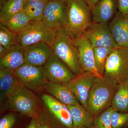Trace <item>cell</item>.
<instances>
[{
  "instance_id": "1",
  "label": "cell",
  "mask_w": 128,
  "mask_h": 128,
  "mask_svg": "<svg viewBox=\"0 0 128 128\" xmlns=\"http://www.w3.org/2000/svg\"><path fill=\"white\" fill-rule=\"evenodd\" d=\"M42 109H38L36 118L39 124L50 128H73L71 114L66 105L49 94L41 96Z\"/></svg>"
},
{
  "instance_id": "2",
  "label": "cell",
  "mask_w": 128,
  "mask_h": 128,
  "mask_svg": "<svg viewBox=\"0 0 128 128\" xmlns=\"http://www.w3.org/2000/svg\"><path fill=\"white\" fill-rule=\"evenodd\" d=\"M67 18L64 29L76 41L93 23L92 9L84 0H68Z\"/></svg>"
},
{
  "instance_id": "3",
  "label": "cell",
  "mask_w": 128,
  "mask_h": 128,
  "mask_svg": "<svg viewBox=\"0 0 128 128\" xmlns=\"http://www.w3.org/2000/svg\"><path fill=\"white\" fill-rule=\"evenodd\" d=\"M118 84L103 76L96 77L89 91L86 108L94 117L111 106L112 99Z\"/></svg>"
},
{
  "instance_id": "4",
  "label": "cell",
  "mask_w": 128,
  "mask_h": 128,
  "mask_svg": "<svg viewBox=\"0 0 128 128\" xmlns=\"http://www.w3.org/2000/svg\"><path fill=\"white\" fill-rule=\"evenodd\" d=\"M50 46L53 54L65 63L76 76L82 73L76 41L70 37L64 28L57 30Z\"/></svg>"
},
{
  "instance_id": "5",
  "label": "cell",
  "mask_w": 128,
  "mask_h": 128,
  "mask_svg": "<svg viewBox=\"0 0 128 128\" xmlns=\"http://www.w3.org/2000/svg\"><path fill=\"white\" fill-rule=\"evenodd\" d=\"M5 108L32 118L36 117L39 106L33 92L22 85L7 98Z\"/></svg>"
},
{
  "instance_id": "6",
  "label": "cell",
  "mask_w": 128,
  "mask_h": 128,
  "mask_svg": "<svg viewBox=\"0 0 128 128\" xmlns=\"http://www.w3.org/2000/svg\"><path fill=\"white\" fill-rule=\"evenodd\" d=\"M103 76L118 84L128 81V49L114 48L105 64Z\"/></svg>"
},
{
  "instance_id": "7",
  "label": "cell",
  "mask_w": 128,
  "mask_h": 128,
  "mask_svg": "<svg viewBox=\"0 0 128 128\" xmlns=\"http://www.w3.org/2000/svg\"><path fill=\"white\" fill-rule=\"evenodd\" d=\"M57 30L48 27L41 21H32L18 34V43L23 48L43 41L50 45Z\"/></svg>"
},
{
  "instance_id": "8",
  "label": "cell",
  "mask_w": 128,
  "mask_h": 128,
  "mask_svg": "<svg viewBox=\"0 0 128 128\" xmlns=\"http://www.w3.org/2000/svg\"><path fill=\"white\" fill-rule=\"evenodd\" d=\"M14 73L21 84L32 92H38L44 88L45 83L48 82L44 66L25 64Z\"/></svg>"
},
{
  "instance_id": "9",
  "label": "cell",
  "mask_w": 128,
  "mask_h": 128,
  "mask_svg": "<svg viewBox=\"0 0 128 128\" xmlns=\"http://www.w3.org/2000/svg\"><path fill=\"white\" fill-rule=\"evenodd\" d=\"M66 18V2L50 0L46 4L41 21L48 27L59 30L64 28Z\"/></svg>"
},
{
  "instance_id": "10",
  "label": "cell",
  "mask_w": 128,
  "mask_h": 128,
  "mask_svg": "<svg viewBox=\"0 0 128 128\" xmlns=\"http://www.w3.org/2000/svg\"><path fill=\"white\" fill-rule=\"evenodd\" d=\"M44 66L46 77L50 82L67 83L76 76L65 63L54 54Z\"/></svg>"
},
{
  "instance_id": "11",
  "label": "cell",
  "mask_w": 128,
  "mask_h": 128,
  "mask_svg": "<svg viewBox=\"0 0 128 128\" xmlns=\"http://www.w3.org/2000/svg\"><path fill=\"white\" fill-rule=\"evenodd\" d=\"M82 37L89 40L94 48H118L112 36L108 22L93 23Z\"/></svg>"
},
{
  "instance_id": "12",
  "label": "cell",
  "mask_w": 128,
  "mask_h": 128,
  "mask_svg": "<svg viewBox=\"0 0 128 128\" xmlns=\"http://www.w3.org/2000/svg\"><path fill=\"white\" fill-rule=\"evenodd\" d=\"M96 77L90 72H82L70 82L66 83L73 92L76 99L86 108V101L89 91Z\"/></svg>"
},
{
  "instance_id": "13",
  "label": "cell",
  "mask_w": 128,
  "mask_h": 128,
  "mask_svg": "<svg viewBox=\"0 0 128 128\" xmlns=\"http://www.w3.org/2000/svg\"><path fill=\"white\" fill-rule=\"evenodd\" d=\"M76 41L79 64L82 72H90L96 77H103L98 71L94 60V48L89 40L82 37Z\"/></svg>"
},
{
  "instance_id": "14",
  "label": "cell",
  "mask_w": 128,
  "mask_h": 128,
  "mask_svg": "<svg viewBox=\"0 0 128 128\" xmlns=\"http://www.w3.org/2000/svg\"><path fill=\"white\" fill-rule=\"evenodd\" d=\"M25 64L36 66H44L53 54L50 45L43 41L24 48Z\"/></svg>"
},
{
  "instance_id": "15",
  "label": "cell",
  "mask_w": 128,
  "mask_h": 128,
  "mask_svg": "<svg viewBox=\"0 0 128 128\" xmlns=\"http://www.w3.org/2000/svg\"><path fill=\"white\" fill-rule=\"evenodd\" d=\"M108 25L118 47L128 49V15L122 14L118 10L108 22Z\"/></svg>"
},
{
  "instance_id": "16",
  "label": "cell",
  "mask_w": 128,
  "mask_h": 128,
  "mask_svg": "<svg viewBox=\"0 0 128 128\" xmlns=\"http://www.w3.org/2000/svg\"><path fill=\"white\" fill-rule=\"evenodd\" d=\"M118 10V0H99L92 9L93 23H108Z\"/></svg>"
},
{
  "instance_id": "17",
  "label": "cell",
  "mask_w": 128,
  "mask_h": 128,
  "mask_svg": "<svg viewBox=\"0 0 128 128\" xmlns=\"http://www.w3.org/2000/svg\"><path fill=\"white\" fill-rule=\"evenodd\" d=\"M25 64L24 48L18 43L8 49L0 57V70H16Z\"/></svg>"
},
{
  "instance_id": "18",
  "label": "cell",
  "mask_w": 128,
  "mask_h": 128,
  "mask_svg": "<svg viewBox=\"0 0 128 128\" xmlns=\"http://www.w3.org/2000/svg\"><path fill=\"white\" fill-rule=\"evenodd\" d=\"M44 88L50 95L65 105L80 104L66 83H56L48 81L45 83Z\"/></svg>"
},
{
  "instance_id": "19",
  "label": "cell",
  "mask_w": 128,
  "mask_h": 128,
  "mask_svg": "<svg viewBox=\"0 0 128 128\" xmlns=\"http://www.w3.org/2000/svg\"><path fill=\"white\" fill-rule=\"evenodd\" d=\"M70 110L73 121V128L93 125L94 117L81 105H66Z\"/></svg>"
},
{
  "instance_id": "20",
  "label": "cell",
  "mask_w": 128,
  "mask_h": 128,
  "mask_svg": "<svg viewBox=\"0 0 128 128\" xmlns=\"http://www.w3.org/2000/svg\"><path fill=\"white\" fill-rule=\"evenodd\" d=\"M10 69L0 70V90L1 94L8 98L22 85L14 73Z\"/></svg>"
},
{
  "instance_id": "21",
  "label": "cell",
  "mask_w": 128,
  "mask_h": 128,
  "mask_svg": "<svg viewBox=\"0 0 128 128\" xmlns=\"http://www.w3.org/2000/svg\"><path fill=\"white\" fill-rule=\"evenodd\" d=\"M111 106L115 111L128 113V81L118 84L112 99Z\"/></svg>"
},
{
  "instance_id": "22",
  "label": "cell",
  "mask_w": 128,
  "mask_h": 128,
  "mask_svg": "<svg viewBox=\"0 0 128 128\" xmlns=\"http://www.w3.org/2000/svg\"><path fill=\"white\" fill-rule=\"evenodd\" d=\"M26 0H0V22L22 11Z\"/></svg>"
},
{
  "instance_id": "23",
  "label": "cell",
  "mask_w": 128,
  "mask_h": 128,
  "mask_svg": "<svg viewBox=\"0 0 128 128\" xmlns=\"http://www.w3.org/2000/svg\"><path fill=\"white\" fill-rule=\"evenodd\" d=\"M32 21L28 15L22 11L0 23L12 32L18 34L24 30Z\"/></svg>"
},
{
  "instance_id": "24",
  "label": "cell",
  "mask_w": 128,
  "mask_h": 128,
  "mask_svg": "<svg viewBox=\"0 0 128 128\" xmlns=\"http://www.w3.org/2000/svg\"><path fill=\"white\" fill-rule=\"evenodd\" d=\"M48 2L26 0L23 11L32 21H41L44 8Z\"/></svg>"
},
{
  "instance_id": "25",
  "label": "cell",
  "mask_w": 128,
  "mask_h": 128,
  "mask_svg": "<svg viewBox=\"0 0 128 128\" xmlns=\"http://www.w3.org/2000/svg\"><path fill=\"white\" fill-rule=\"evenodd\" d=\"M114 48L105 47L94 48V60L96 68L102 76L104 75L107 60Z\"/></svg>"
},
{
  "instance_id": "26",
  "label": "cell",
  "mask_w": 128,
  "mask_h": 128,
  "mask_svg": "<svg viewBox=\"0 0 128 128\" xmlns=\"http://www.w3.org/2000/svg\"><path fill=\"white\" fill-rule=\"evenodd\" d=\"M18 43V34L0 23V44L6 49Z\"/></svg>"
},
{
  "instance_id": "27",
  "label": "cell",
  "mask_w": 128,
  "mask_h": 128,
  "mask_svg": "<svg viewBox=\"0 0 128 128\" xmlns=\"http://www.w3.org/2000/svg\"><path fill=\"white\" fill-rule=\"evenodd\" d=\"M114 110L112 107L110 106L94 117V126L96 128H112L111 117Z\"/></svg>"
},
{
  "instance_id": "28",
  "label": "cell",
  "mask_w": 128,
  "mask_h": 128,
  "mask_svg": "<svg viewBox=\"0 0 128 128\" xmlns=\"http://www.w3.org/2000/svg\"><path fill=\"white\" fill-rule=\"evenodd\" d=\"M112 128H122L128 124V113L114 110L111 117Z\"/></svg>"
},
{
  "instance_id": "29",
  "label": "cell",
  "mask_w": 128,
  "mask_h": 128,
  "mask_svg": "<svg viewBox=\"0 0 128 128\" xmlns=\"http://www.w3.org/2000/svg\"><path fill=\"white\" fill-rule=\"evenodd\" d=\"M16 121V117L14 114H6L0 120V128H12Z\"/></svg>"
},
{
  "instance_id": "30",
  "label": "cell",
  "mask_w": 128,
  "mask_h": 128,
  "mask_svg": "<svg viewBox=\"0 0 128 128\" xmlns=\"http://www.w3.org/2000/svg\"><path fill=\"white\" fill-rule=\"evenodd\" d=\"M118 11L124 14L128 15V0H118Z\"/></svg>"
},
{
  "instance_id": "31",
  "label": "cell",
  "mask_w": 128,
  "mask_h": 128,
  "mask_svg": "<svg viewBox=\"0 0 128 128\" xmlns=\"http://www.w3.org/2000/svg\"><path fill=\"white\" fill-rule=\"evenodd\" d=\"M38 124L36 118H32L27 128H38Z\"/></svg>"
},
{
  "instance_id": "32",
  "label": "cell",
  "mask_w": 128,
  "mask_h": 128,
  "mask_svg": "<svg viewBox=\"0 0 128 128\" xmlns=\"http://www.w3.org/2000/svg\"><path fill=\"white\" fill-rule=\"evenodd\" d=\"M84 1L89 7L92 9L99 0H84Z\"/></svg>"
},
{
  "instance_id": "33",
  "label": "cell",
  "mask_w": 128,
  "mask_h": 128,
  "mask_svg": "<svg viewBox=\"0 0 128 128\" xmlns=\"http://www.w3.org/2000/svg\"><path fill=\"white\" fill-rule=\"evenodd\" d=\"M6 49L4 46L1 44H0V57L4 54L6 51Z\"/></svg>"
},
{
  "instance_id": "34",
  "label": "cell",
  "mask_w": 128,
  "mask_h": 128,
  "mask_svg": "<svg viewBox=\"0 0 128 128\" xmlns=\"http://www.w3.org/2000/svg\"><path fill=\"white\" fill-rule=\"evenodd\" d=\"M38 128H50L48 126L43 124H38Z\"/></svg>"
},
{
  "instance_id": "35",
  "label": "cell",
  "mask_w": 128,
  "mask_h": 128,
  "mask_svg": "<svg viewBox=\"0 0 128 128\" xmlns=\"http://www.w3.org/2000/svg\"><path fill=\"white\" fill-rule=\"evenodd\" d=\"M27 1H36V2H48L50 0H26Z\"/></svg>"
},
{
  "instance_id": "36",
  "label": "cell",
  "mask_w": 128,
  "mask_h": 128,
  "mask_svg": "<svg viewBox=\"0 0 128 128\" xmlns=\"http://www.w3.org/2000/svg\"><path fill=\"white\" fill-rule=\"evenodd\" d=\"M81 128H96L95 126H94V125H92V126H83V127H82Z\"/></svg>"
},
{
  "instance_id": "37",
  "label": "cell",
  "mask_w": 128,
  "mask_h": 128,
  "mask_svg": "<svg viewBox=\"0 0 128 128\" xmlns=\"http://www.w3.org/2000/svg\"><path fill=\"white\" fill-rule=\"evenodd\" d=\"M57 0L60 1L61 2H66L68 1V0Z\"/></svg>"
}]
</instances>
